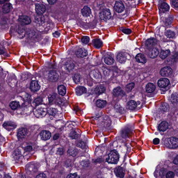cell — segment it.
I'll list each match as a JSON object with an SVG mask.
<instances>
[{
    "instance_id": "obj_3",
    "label": "cell",
    "mask_w": 178,
    "mask_h": 178,
    "mask_svg": "<svg viewBox=\"0 0 178 178\" xmlns=\"http://www.w3.org/2000/svg\"><path fill=\"white\" fill-rule=\"evenodd\" d=\"M46 109L42 107H38L35 110L34 113L37 117H42L45 116L47 113Z\"/></svg>"
},
{
    "instance_id": "obj_24",
    "label": "cell",
    "mask_w": 178,
    "mask_h": 178,
    "mask_svg": "<svg viewBox=\"0 0 178 178\" xmlns=\"http://www.w3.org/2000/svg\"><path fill=\"white\" fill-rule=\"evenodd\" d=\"M156 42V40L154 39H149L146 41V46L149 48L152 47L155 45Z\"/></svg>"
},
{
    "instance_id": "obj_43",
    "label": "cell",
    "mask_w": 178,
    "mask_h": 178,
    "mask_svg": "<svg viewBox=\"0 0 178 178\" xmlns=\"http://www.w3.org/2000/svg\"><path fill=\"white\" fill-rule=\"evenodd\" d=\"M175 174L172 172L170 171L167 173L166 175V178H173L174 177Z\"/></svg>"
},
{
    "instance_id": "obj_35",
    "label": "cell",
    "mask_w": 178,
    "mask_h": 178,
    "mask_svg": "<svg viewBox=\"0 0 178 178\" xmlns=\"http://www.w3.org/2000/svg\"><path fill=\"white\" fill-rule=\"evenodd\" d=\"M161 9L162 11L164 12H167L169 11V5L167 3L165 2H164L162 3L161 6Z\"/></svg>"
},
{
    "instance_id": "obj_14",
    "label": "cell",
    "mask_w": 178,
    "mask_h": 178,
    "mask_svg": "<svg viewBox=\"0 0 178 178\" xmlns=\"http://www.w3.org/2000/svg\"><path fill=\"white\" fill-rule=\"evenodd\" d=\"M51 133L48 131H42L40 134L41 138L44 140L49 139L51 137Z\"/></svg>"
},
{
    "instance_id": "obj_53",
    "label": "cell",
    "mask_w": 178,
    "mask_h": 178,
    "mask_svg": "<svg viewBox=\"0 0 178 178\" xmlns=\"http://www.w3.org/2000/svg\"><path fill=\"white\" fill-rule=\"evenodd\" d=\"M174 162L175 164L178 166V155L176 156L175 158V159L174 160Z\"/></svg>"
},
{
    "instance_id": "obj_32",
    "label": "cell",
    "mask_w": 178,
    "mask_h": 178,
    "mask_svg": "<svg viewBox=\"0 0 178 178\" xmlns=\"http://www.w3.org/2000/svg\"><path fill=\"white\" fill-rule=\"evenodd\" d=\"M105 63L108 65H112L114 62V60L112 58L110 57H107L105 58Z\"/></svg>"
},
{
    "instance_id": "obj_27",
    "label": "cell",
    "mask_w": 178,
    "mask_h": 178,
    "mask_svg": "<svg viewBox=\"0 0 178 178\" xmlns=\"http://www.w3.org/2000/svg\"><path fill=\"white\" fill-rule=\"evenodd\" d=\"M128 106L129 109L133 110L136 108L137 104H136V102L134 101H130L128 103Z\"/></svg>"
},
{
    "instance_id": "obj_41",
    "label": "cell",
    "mask_w": 178,
    "mask_h": 178,
    "mask_svg": "<svg viewBox=\"0 0 178 178\" xmlns=\"http://www.w3.org/2000/svg\"><path fill=\"white\" fill-rule=\"evenodd\" d=\"M66 68L67 70H71L74 68V65H73V64L67 63V64H66Z\"/></svg>"
},
{
    "instance_id": "obj_4",
    "label": "cell",
    "mask_w": 178,
    "mask_h": 178,
    "mask_svg": "<svg viewBox=\"0 0 178 178\" xmlns=\"http://www.w3.org/2000/svg\"><path fill=\"white\" fill-rule=\"evenodd\" d=\"M99 15L101 19L105 21L109 20L111 16L110 10L107 9H105L102 10L100 12Z\"/></svg>"
},
{
    "instance_id": "obj_28",
    "label": "cell",
    "mask_w": 178,
    "mask_h": 178,
    "mask_svg": "<svg viewBox=\"0 0 178 178\" xmlns=\"http://www.w3.org/2000/svg\"><path fill=\"white\" fill-rule=\"evenodd\" d=\"M93 44L94 47L97 48H100L102 45V42L99 39H95L93 41Z\"/></svg>"
},
{
    "instance_id": "obj_19",
    "label": "cell",
    "mask_w": 178,
    "mask_h": 178,
    "mask_svg": "<svg viewBox=\"0 0 178 178\" xmlns=\"http://www.w3.org/2000/svg\"><path fill=\"white\" fill-rule=\"evenodd\" d=\"M78 56L81 58L85 57L87 55L88 53L86 50L84 48H81L79 49L76 53Z\"/></svg>"
},
{
    "instance_id": "obj_56",
    "label": "cell",
    "mask_w": 178,
    "mask_h": 178,
    "mask_svg": "<svg viewBox=\"0 0 178 178\" xmlns=\"http://www.w3.org/2000/svg\"><path fill=\"white\" fill-rule=\"evenodd\" d=\"M58 153L59 154H62V153H63V149L62 148H59L58 150Z\"/></svg>"
},
{
    "instance_id": "obj_5",
    "label": "cell",
    "mask_w": 178,
    "mask_h": 178,
    "mask_svg": "<svg viewBox=\"0 0 178 178\" xmlns=\"http://www.w3.org/2000/svg\"><path fill=\"white\" fill-rule=\"evenodd\" d=\"M20 23L22 25H27L30 24L31 20L30 17L25 15H22L19 18Z\"/></svg>"
},
{
    "instance_id": "obj_1",
    "label": "cell",
    "mask_w": 178,
    "mask_h": 178,
    "mask_svg": "<svg viewBox=\"0 0 178 178\" xmlns=\"http://www.w3.org/2000/svg\"><path fill=\"white\" fill-rule=\"evenodd\" d=\"M119 160L118 154L115 150H113L108 154L107 161L110 164H117Z\"/></svg>"
},
{
    "instance_id": "obj_16",
    "label": "cell",
    "mask_w": 178,
    "mask_h": 178,
    "mask_svg": "<svg viewBox=\"0 0 178 178\" xmlns=\"http://www.w3.org/2000/svg\"><path fill=\"white\" fill-rule=\"evenodd\" d=\"M117 59L119 62L121 63H124L126 60V56L124 53H119L117 55Z\"/></svg>"
},
{
    "instance_id": "obj_2",
    "label": "cell",
    "mask_w": 178,
    "mask_h": 178,
    "mask_svg": "<svg viewBox=\"0 0 178 178\" xmlns=\"http://www.w3.org/2000/svg\"><path fill=\"white\" fill-rule=\"evenodd\" d=\"M166 144L169 148H175L178 146V139L174 137L169 138L167 140Z\"/></svg>"
},
{
    "instance_id": "obj_21",
    "label": "cell",
    "mask_w": 178,
    "mask_h": 178,
    "mask_svg": "<svg viewBox=\"0 0 178 178\" xmlns=\"http://www.w3.org/2000/svg\"><path fill=\"white\" fill-rule=\"evenodd\" d=\"M159 52L158 49L156 48H154L149 52L148 55L151 58H156L159 54Z\"/></svg>"
},
{
    "instance_id": "obj_26",
    "label": "cell",
    "mask_w": 178,
    "mask_h": 178,
    "mask_svg": "<svg viewBox=\"0 0 178 178\" xmlns=\"http://www.w3.org/2000/svg\"><path fill=\"white\" fill-rule=\"evenodd\" d=\"M58 92L62 96H64L66 93V90L64 86L60 85L58 87Z\"/></svg>"
},
{
    "instance_id": "obj_22",
    "label": "cell",
    "mask_w": 178,
    "mask_h": 178,
    "mask_svg": "<svg viewBox=\"0 0 178 178\" xmlns=\"http://www.w3.org/2000/svg\"><path fill=\"white\" fill-rule=\"evenodd\" d=\"M168 124L166 121H163L159 125V130L161 131H165L168 128Z\"/></svg>"
},
{
    "instance_id": "obj_37",
    "label": "cell",
    "mask_w": 178,
    "mask_h": 178,
    "mask_svg": "<svg viewBox=\"0 0 178 178\" xmlns=\"http://www.w3.org/2000/svg\"><path fill=\"white\" fill-rule=\"evenodd\" d=\"M166 35L167 37L168 38H173L175 35V33L171 31V30H168L166 32Z\"/></svg>"
},
{
    "instance_id": "obj_48",
    "label": "cell",
    "mask_w": 178,
    "mask_h": 178,
    "mask_svg": "<svg viewBox=\"0 0 178 178\" xmlns=\"http://www.w3.org/2000/svg\"><path fill=\"white\" fill-rule=\"evenodd\" d=\"M36 178H46V177L45 175L42 173L37 175Z\"/></svg>"
},
{
    "instance_id": "obj_58",
    "label": "cell",
    "mask_w": 178,
    "mask_h": 178,
    "mask_svg": "<svg viewBox=\"0 0 178 178\" xmlns=\"http://www.w3.org/2000/svg\"><path fill=\"white\" fill-rule=\"evenodd\" d=\"M4 178H11V177L9 176H6L4 177Z\"/></svg>"
},
{
    "instance_id": "obj_40",
    "label": "cell",
    "mask_w": 178,
    "mask_h": 178,
    "mask_svg": "<svg viewBox=\"0 0 178 178\" xmlns=\"http://www.w3.org/2000/svg\"><path fill=\"white\" fill-rule=\"evenodd\" d=\"M171 99L173 102H176L178 101V94H173L171 96Z\"/></svg>"
},
{
    "instance_id": "obj_38",
    "label": "cell",
    "mask_w": 178,
    "mask_h": 178,
    "mask_svg": "<svg viewBox=\"0 0 178 178\" xmlns=\"http://www.w3.org/2000/svg\"><path fill=\"white\" fill-rule=\"evenodd\" d=\"M69 154L72 156L74 157L77 154V152L74 149H70L68 151Z\"/></svg>"
},
{
    "instance_id": "obj_11",
    "label": "cell",
    "mask_w": 178,
    "mask_h": 178,
    "mask_svg": "<svg viewBox=\"0 0 178 178\" xmlns=\"http://www.w3.org/2000/svg\"><path fill=\"white\" fill-rule=\"evenodd\" d=\"M170 83L169 80L167 78H162L159 80L158 82V85L160 87L164 88L167 86Z\"/></svg>"
},
{
    "instance_id": "obj_39",
    "label": "cell",
    "mask_w": 178,
    "mask_h": 178,
    "mask_svg": "<svg viewBox=\"0 0 178 178\" xmlns=\"http://www.w3.org/2000/svg\"><path fill=\"white\" fill-rule=\"evenodd\" d=\"M73 80L76 83H78L80 80V76L78 74H75L73 77Z\"/></svg>"
},
{
    "instance_id": "obj_29",
    "label": "cell",
    "mask_w": 178,
    "mask_h": 178,
    "mask_svg": "<svg viewBox=\"0 0 178 178\" xmlns=\"http://www.w3.org/2000/svg\"><path fill=\"white\" fill-rule=\"evenodd\" d=\"M11 5L9 4H5L2 7V10L4 13H7L10 12Z\"/></svg>"
},
{
    "instance_id": "obj_36",
    "label": "cell",
    "mask_w": 178,
    "mask_h": 178,
    "mask_svg": "<svg viewBox=\"0 0 178 178\" xmlns=\"http://www.w3.org/2000/svg\"><path fill=\"white\" fill-rule=\"evenodd\" d=\"M48 112L50 115L54 116L57 113L58 110L55 108H51L48 110Z\"/></svg>"
},
{
    "instance_id": "obj_30",
    "label": "cell",
    "mask_w": 178,
    "mask_h": 178,
    "mask_svg": "<svg viewBox=\"0 0 178 178\" xmlns=\"http://www.w3.org/2000/svg\"><path fill=\"white\" fill-rule=\"evenodd\" d=\"M107 104V102L102 100H99L96 102V105L100 108H103L106 106Z\"/></svg>"
},
{
    "instance_id": "obj_10",
    "label": "cell",
    "mask_w": 178,
    "mask_h": 178,
    "mask_svg": "<svg viewBox=\"0 0 178 178\" xmlns=\"http://www.w3.org/2000/svg\"><path fill=\"white\" fill-rule=\"evenodd\" d=\"M114 173L116 176L119 178H123L125 174V171L124 168L120 167H118L115 168Z\"/></svg>"
},
{
    "instance_id": "obj_31",
    "label": "cell",
    "mask_w": 178,
    "mask_h": 178,
    "mask_svg": "<svg viewBox=\"0 0 178 178\" xmlns=\"http://www.w3.org/2000/svg\"><path fill=\"white\" fill-rule=\"evenodd\" d=\"M169 54H170V51L169 50L163 51H161V52L160 55V57L161 59H165L168 56Z\"/></svg>"
},
{
    "instance_id": "obj_23",
    "label": "cell",
    "mask_w": 178,
    "mask_h": 178,
    "mask_svg": "<svg viewBox=\"0 0 178 178\" xmlns=\"http://www.w3.org/2000/svg\"><path fill=\"white\" fill-rule=\"evenodd\" d=\"M155 85L152 83H149L146 85V89L148 93H151L153 92L155 90Z\"/></svg>"
},
{
    "instance_id": "obj_50",
    "label": "cell",
    "mask_w": 178,
    "mask_h": 178,
    "mask_svg": "<svg viewBox=\"0 0 178 178\" xmlns=\"http://www.w3.org/2000/svg\"><path fill=\"white\" fill-rule=\"evenodd\" d=\"M160 142L159 139L158 138H155L153 140V143L155 145L158 144H159Z\"/></svg>"
},
{
    "instance_id": "obj_25",
    "label": "cell",
    "mask_w": 178,
    "mask_h": 178,
    "mask_svg": "<svg viewBox=\"0 0 178 178\" xmlns=\"http://www.w3.org/2000/svg\"><path fill=\"white\" fill-rule=\"evenodd\" d=\"M106 90V88L103 86H99L95 89V93L97 94H100L103 93Z\"/></svg>"
},
{
    "instance_id": "obj_18",
    "label": "cell",
    "mask_w": 178,
    "mask_h": 178,
    "mask_svg": "<svg viewBox=\"0 0 178 178\" xmlns=\"http://www.w3.org/2000/svg\"><path fill=\"white\" fill-rule=\"evenodd\" d=\"M27 134V130L26 128H21L19 130L18 133V136L19 139L25 138Z\"/></svg>"
},
{
    "instance_id": "obj_44",
    "label": "cell",
    "mask_w": 178,
    "mask_h": 178,
    "mask_svg": "<svg viewBox=\"0 0 178 178\" xmlns=\"http://www.w3.org/2000/svg\"><path fill=\"white\" fill-rule=\"evenodd\" d=\"M67 178H79V176L76 173L73 174H71L67 176Z\"/></svg>"
},
{
    "instance_id": "obj_33",
    "label": "cell",
    "mask_w": 178,
    "mask_h": 178,
    "mask_svg": "<svg viewBox=\"0 0 178 178\" xmlns=\"http://www.w3.org/2000/svg\"><path fill=\"white\" fill-rule=\"evenodd\" d=\"M121 91V88L120 87H117L113 89V94L114 96H118L120 94Z\"/></svg>"
},
{
    "instance_id": "obj_6",
    "label": "cell",
    "mask_w": 178,
    "mask_h": 178,
    "mask_svg": "<svg viewBox=\"0 0 178 178\" xmlns=\"http://www.w3.org/2000/svg\"><path fill=\"white\" fill-rule=\"evenodd\" d=\"M36 11L37 14L41 15L45 12V6L42 4H37L36 5Z\"/></svg>"
},
{
    "instance_id": "obj_54",
    "label": "cell",
    "mask_w": 178,
    "mask_h": 178,
    "mask_svg": "<svg viewBox=\"0 0 178 178\" xmlns=\"http://www.w3.org/2000/svg\"><path fill=\"white\" fill-rule=\"evenodd\" d=\"M41 102V99H39V98H38V99H37L35 100L34 102L36 103V104H38L40 103Z\"/></svg>"
},
{
    "instance_id": "obj_57",
    "label": "cell",
    "mask_w": 178,
    "mask_h": 178,
    "mask_svg": "<svg viewBox=\"0 0 178 178\" xmlns=\"http://www.w3.org/2000/svg\"><path fill=\"white\" fill-rule=\"evenodd\" d=\"M175 172L176 173V175L178 176V169H176L175 170Z\"/></svg>"
},
{
    "instance_id": "obj_55",
    "label": "cell",
    "mask_w": 178,
    "mask_h": 178,
    "mask_svg": "<svg viewBox=\"0 0 178 178\" xmlns=\"http://www.w3.org/2000/svg\"><path fill=\"white\" fill-rule=\"evenodd\" d=\"M47 1L49 4L53 5V4H54L56 3L57 0H48Z\"/></svg>"
},
{
    "instance_id": "obj_9",
    "label": "cell",
    "mask_w": 178,
    "mask_h": 178,
    "mask_svg": "<svg viewBox=\"0 0 178 178\" xmlns=\"http://www.w3.org/2000/svg\"><path fill=\"white\" fill-rule=\"evenodd\" d=\"M116 12L118 13H121L124 10V4L121 1H118L116 2L114 6Z\"/></svg>"
},
{
    "instance_id": "obj_13",
    "label": "cell",
    "mask_w": 178,
    "mask_h": 178,
    "mask_svg": "<svg viewBox=\"0 0 178 178\" xmlns=\"http://www.w3.org/2000/svg\"><path fill=\"white\" fill-rule=\"evenodd\" d=\"M3 127L8 131H11L15 129L16 125L14 123L11 122H5L3 125Z\"/></svg>"
},
{
    "instance_id": "obj_47",
    "label": "cell",
    "mask_w": 178,
    "mask_h": 178,
    "mask_svg": "<svg viewBox=\"0 0 178 178\" xmlns=\"http://www.w3.org/2000/svg\"><path fill=\"white\" fill-rule=\"evenodd\" d=\"M122 32L128 35L131 33L132 31H131V29H124V30H122Z\"/></svg>"
},
{
    "instance_id": "obj_52",
    "label": "cell",
    "mask_w": 178,
    "mask_h": 178,
    "mask_svg": "<svg viewBox=\"0 0 178 178\" xmlns=\"http://www.w3.org/2000/svg\"><path fill=\"white\" fill-rule=\"evenodd\" d=\"M59 138V134H56L54 136L53 139L54 140H55L58 139Z\"/></svg>"
},
{
    "instance_id": "obj_34",
    "label": "cell",
    "mask_w": 178,
    "mask_h": 178,
    "mask_svg": "<svg viewBox=\"0 0 178 178\" xmlns=\"http://www.w3.org/2000/svg\"><path fill=\"white\" fill-rule=\"evenodd\" d=\"M9 106L13 110H15L19 106V103L16 101H13L9 104Z\"/></svg>"
},
{
    "instance_id": "obj_45",
    "label": "cell",
    "mask_w": 178,
    "mask_h": 178,
    "mask_svg": "<svg viewBox=\"0 0 178 178\" xmlns=\"http://www.w3.org/2000/svg\"><path fill=\"white\" fill-rule=\"evenodd\" d=\"M134 87V83H131L128 84L126 86L127 88L129 91H131Z\"/></svg>"
},
{
    "instance_id": "obj_20",
    "label": "cell",
    "mask_w": 178,
    "mask_h": 178,
    "mask_svg": "<svg viewBox=\"0 0 178 178\" xmlns=\"http://www.w3.org/2000/svg\"><path fill=\"white\" fill-rule=\"evenodd\" d=\"M81 13L83 16L85 17H88L91 14V9L87 6H85L81 10Z\"/></svg>"
},
{
    "instance_id": "obj_49",
    "label": "cell",
    "mask_w": 178,
    "mask_h": 178,
    "mask_svg": "<svg viewBox=\"0 0 178 178\" xmlns=\"http://www.w3.org/2000/svg\"><path fill=\"white\" fill-rule=\"evenodd\" d=\"M32 149H33V148L31 146H28L25 147V151L26 152L30 151L32 150Z\"/></svg>"
},
{
    "instance_id": "obj_17",
    "label": "cell",
    "mask_w": 178,
    "mask_h": 178,
    "mask_svg": "<svg viewBox=\"0 0 178 178\" xmlns=\"http://www.w3.org/2000/svg\"><path fill=\"white\" fill-rule=\"evenodd\" d=\"M136 59L137 62L139 63H144L146 62L145 57L142 54H139L137 55L136 56Z\"/></svg>"
},
{
    "instance_id": "obj_51",
    "label": "cell",
    "mask_w": 178,
    "mask_h": 178,
    "mask_svg": "<svg viewBox=\"0 0 178 178\" xmlns=\"http://www.w3.org/2000/svg\"><path fill=\"white\" fill-rule=\"evenodd\" d=\"M172 4L173 6L175 7H178V0L173 1Z\"/></svg>"
},
{
    "instance_id": "obj_42",
    "label": "cell",
    "mask_w": 178,
    "mask_h": 178,
    "mask_svg": "<svg viewBox=\"0 0 178 178\" xmlns=\"http://www.w3.org/2000/svg\"><path fill=\"white\" fill-rule=\"evenodd\" d=\"M89 37L87 36H84L82 37L81 39L82 42L84 44H87L88 42H89Z\"/></svg>"
},
{
    "instance_id": "obj_12",
    "label": "cell",
    "mask_w": 178,
    "mask_h": 178,
    "mask_svg": "<svg viewBox=\"0 0 178 178\" xmlns=\"http://www.w3.org/2000/svg\"><path fill=\"white\" fill-rule=\"evenodd\" d=\"M75 93L78 96H81L87 92V89L85 87L83 86H78L75 88Z\"/></svg>"
},
{
    "instance_id": "obj_7",
    "label": "cell",
    "mask_w": 178,
    "mask_h": 178,
    "mask_svg": "<svg viewBox=\"0 0 178 178\" xmlns=\"http://www.w3.org/2000/svg\"><path fill=\"white\" fill-rule=\"evenodd\" d=\"M172 72V70L169 67L163 68L161 70L160 73L163 76H167L170 75Z\"/></svg>"
},
{
    "instance_id": "obj_15",
    "label": "cell",
    "mask_w": 178,
    "mask_h": 178,
    "mask_svg": "<svg viewBox=\"0 0 178 178\" xmlns=\"http://www.w3.org/2000/svg\"><path fill=\"white\" fill-rule=\"evenodd\" d=\"M30 89L34 92H37L39 91L40 86L37 81H33L30 84Z\"/></svg>"
},
{
    "instance_id": "obj_8",
    "label": "cell",
    "mask_w": 178,
    "mask_h": 178,
    "mask_svg": "<svg viewBox=\"0 0 178 178\" xmlns=\"http://www.w3.org/2000/svg\"><path fill=\"white\" fill-rule=\"evenodd\" d=\"M59 78L58 73L54 71H50L48 75V79L52 82H55Z\"/></svg>"
},
{
    "instance_id": "obj_46",
    "label": "cell",
    "mask_w": 178,
    "mask_h": 178,
    "mask_svg": "<svg viewBox=\"0 0 178 178\" xmlns=\"http://www.w3.org/2000/svg\"><path fill=\"white\" fill-rule=\"evenodd\" d=\"M85 146V143L83 142L80 141L77 144V146L81 148H84Z\"/></svg>"
}]
</instances>
